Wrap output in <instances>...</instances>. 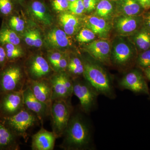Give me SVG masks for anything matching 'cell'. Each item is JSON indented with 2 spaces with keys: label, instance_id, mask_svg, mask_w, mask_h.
I'll list each match as a JSON object with an SVG mask.
<instances>
[{
  "label": "cell",
  "instance_id": "obj_1",
  "mask_svg": "<svg viewBox=\"0 0 150 150\" xmlns=\"http://www.w3.org/2000/svg\"><path fill=\"white\" fill-rule=\"evenodd\" d=\"M62 137L60 147L65 150H91L92 138L90 126L81 113L73 112Z\"/></svg>",
  "mask_w": 150,
  "mask_h": 150
},
{
  "label": "cell",
  "instance_id": "obj_2",
  "mask_svg": "<svg viewBox=\"0 0 150 150\" xmlns=\"http://www.w3.org/2000/svg\"><path fill=\"white\" fill-rule=\"evenodd\" d=\"M83 77L99 95L114 99L115 95L111 79L101 66L94 62H83Z\"/></svg>",
  "mask_w": 150,
  "mask_h": 150
},
{
  "label": "cell",
  "instance_id": "obj_3",
  "mask_svg": "<svg viewBox=\"0 0 150 150\" xmlns=\"http://www.w3.org/2000/svg\"><path fill=\"white\" fill-rule=\"evenodd\" d=\"M0 120L17 137H22L25 140L28 130L40 122L34 113L25 107L15 115L1 117Z\"/></svg>",
  "mask_w": 150,
  "mask_h": 150
},
{
  "label": "cell",
  "instance_id": "obj_4",
  "mask_svg": "<svg viewBox=\"0 0 150 150\" xmlns=\"http://www.w3.org/2000/svg\"><path fill=\"white\" fill-rule=\"evenodd\" d=\"M73 112L71 98L56 100L52 101L50 115L52 132L57 139L63 136Z\"/></svg>",
  "mask_w": 150,
  "mask_h": 150
},
{
  "label": "cell",
  "instance_id": "obj_5",
  "mask_svg": "<svg viewBox=\"0 0 150 150\" xmlns=\"http://www.w3.org/2000/svg\"><path fill=\"white\" fill-rule=\"evenodd\" d=\"M27 83L22 69L16 64H9L0 71V95L23 91Z\"/></svg>",
  "mask_w": 150,
  "mask_h": 150
},
{
  "label": "cell",
  "instance_id": "obj_6",
  "mask_svg": "<svg viewBox=\"0 0 150 150\" xmlns=\"http://www.w3.org/2000/svg\"><path fill=\"white\" fill-rule=\"evenodd\" d=\"M73 81V94L79 99L82 112L89 114L96 105L99 94L85 79L84 80L76 79Z\"/></svg>",
  "mask_w": 150,
  "mask_h": 150
},
{
  "label": "cell",
  "instance_id": "obj_7",
  "mask_svg": "<svg viewBox=\"0 0 150 150\" xmlns=\"http://www.w3.org/2000/svg\"><path fill=\"white\" fill-rule=\"evenodd\" d=\"M50 80L52 88V102L71 98L73 95V81L66 71L56 73Z\"/></svg>",
  "mask_w": 150,
  "mask_h": 150
},
{
  "label": "cell",
  "instance_id": "obj_8",
  "mask_svg": "<svg viewBox=\"0 0 150 150\" xmlns=\"http://www.w3.org/2000/svg\"><path fill=\"white\" fill-rule=\"evenodd\" d=\"M24 108L23 91L0 95V118L15 115Z\"/></svg>",
  "mask_w": 150,
  "mask_h": 150
},
{
  "label": "cell",
  "instance_id": "obj_9",
  "mask_svg": "<svg viewBox=\"0 0 150 150\" xmlns=\"http://www.w3.org/2000/svg\"><path fill=\"white\" fill-rule=\"evenodd\" d=\"M28 81L49 79L52 76V68L43 56L37 55L32 57L27 67Z\"/></svg>",
  "mask_w": 150,
  "mask_h": 150
},
{
  "label": "cell",
  "instance_id": "obj_10",
  "mask_svg": "<svg viewBox=\"0 0 150 150\" xmlns=\"http://www.w3.org/2000/svg\"><path fill=\"white\" fill-rule=\"evenodd\" d=\"M23 96L25 108L34 113L43 124L44 119L50 115V108L34 96L28 85L23 89Z\"/></svg>",
  "mask_w": 150,
  "mask_h": 150
},
{
  "label": "cell",
  "instance_id": "obj_11",
  "mask_svg": "<svg viewBox=\"0 0 150 150\" xmlns=\"http://www.w3.org/2000/svg\"><path fill=\"white\" fill-rule=\"evenodd\" d=\"M119 85L125 89L136 93L149 94L147 84L142 73L134 70L126 74L119 82Z\"/></svg>",
  "mask_w": 150,
  "mask_h": 150
},
{
  "label": "cell",
  "instance_id": "obj_12",
  "mask_svg": "<svg viewBox=\"0 0 150 150\" xmlns=\"http://www.w3.org/2000/svg\"><path fill=\"white\" fill-rule=\"evenodd\" d=\"M27 85L38 99L51 108L52 103V88L50 79L28 81Z\"/></svg>",
  "mask_w": 150,
  "mask_h": 150
},
{
  "label": "cell",
  "instance_id": "obj_13",
  "mask_svg": "<svg viewBox=\"0 0 150 150\" xmlns=\"http://www.w3.org/2000/svg\"><path fill=\"white\" fill-rule=\"evenodd\" d=\"M57 137L53 132L41 128L33 135L31 149L33 150H53Z\"/></svg>",
  "mask_w": 150,
  "mask_h": 150
},
{
  "label": "cell",
  "instance_id": "obj_14",
  "mask_svg": "<svg viewBox=\"0 0 150 150\" xmlns=\"http://www.w3.org/2000/svg\"><path fill=\"white\" fill-rule=\"evenodd\" d=\"M87 50L96 61L108 63L110 59V46L106 40H98L93 41L87 46Z\"/></svg>",
  "mask_w": 150,
  "mask_h": 150
},
{
  "label": "cell",
  "instance_id": "obj_15",
  "mask_svg": "<svg viewBox=\"0 0 150 150\" xmlns=\"http://www.w3.org/2000/svg\"><path fill=\"white\" fill-rule=\"evenodd\" d=\"M133 51L127 43L120 42L115 45L112 52V62L116 65L123 66L127 65L132 59Z\"/></svg>",
  "mask_w": 150,
  "mask_h": 150
},
{
  "label": "cell",
  "instance_id": "obj_16",
  "mask_svg": "<svg viewBox=\"0 0 150 150\" xmlns=\"http://www.w3.org/2000/svg\"><path fill=\"white\" fill-rule=\"evenodd\" d=\"M18 138L0 120V150L19 149Z\"/></svg>",
  "mask_w": 150,
  "mask_h": 150
},
{
  "label": "cell",
  "instance_id": "obj_17",
  "mask_svg": "<svg viewBox=\"0 0 150 150\" xmlns=\"http://www.w3.org/2000/svg\"><path fill=\"white\" fill-rule=\"evenodd\" d=\"M142 22V18L138 16L120 17L115 21V27L121 33H131L138 29Z\"/></svg>",
  "mask_w": 150,
  "mask_h": 150
},
{
  "label": "cell",
  "instance_id": "obj_18",
  "mask_svg": "<svg viewBox=\"0 0 150 150\" xmlns=\"http://www.w3.org/2000/svg\"><path fill=\"white\" fill-rule=\"evenodd\" d=\"M46 40L49 45L57 48H65L70 45V41L64 30L54 28L47 33Z\"/></svg>",
  "mask_w": 150,
  "mask_h": 150
},
{
  "label": "cell",
  "instance_id": "obj_19",
  "mask_svg": "<svg viewBox=\"0 0 150 150\" xmlns=\"http://www.w3.org/2000/svg\"><path fill=\"white\" fill-rule=\"evenodd\" d=\"M30 9L33 16L42 24L46 25L52 24V17L43 3L38 1L33 2L31 4Z\"/></svg>",
  "mask_w": 150,
  "mask_h": 150
},
{
  "label": "cell",
  "instance_id": "obj_20",
  "mask_svg": "<svg viewBox=\"0 0 150 150\" xmlns=\"http://www.w3.org/2000/svg\"><path fill=\"white\" fill-rule=\"evenodd\" d=\"M86 25L88 29L91 30L100 36H104L107 34L109 30L108 24L104 19L92 16L88 18L86 21Z\"/></svg>",
  "mask_w": 150,
  "mask_h": 150
},
{
  "label": "cell",
  "instance_id": "obj_21",
  "mask_svg": "<svg viewBox=\"0 0 150 150\" xmlns=\"http://www.w3.org/2000/svg\"><path fill=\"white\" fill-rule=\"evenodd\" d=\"M59 21L64 31L67 35L74 34L79 25V21L77 18L72 14L69 13H62L59 17Z\"/></svg>",
  "mask_w": 150,
  "mask_h": 150
},
{
  "label": "cell",
  "instance_id": "obj_22",
  "mask_svg": "<svg viewBox=\"0 0 150 150\" xmlns=\"http://www.w3.org/2000/svg\"><path fill=\"white\" fill-rule=\"evenodd\" d=\"M119 4L121 11L129 16H139L143 8L137 0H121Z\"/></svg>",
  "mask_w": 150,
  "mask_h": 150
},
{
  "label": "cell",
  "instance_id": "obj_23",
  "mask_svg": "<svg viewBox=\"0 0 150 150\" xmlns=\"http://www.w3.org/2000/svg\"><path fill=\"white\" fill-rule=\"evenodd\" d=\"M69 76L72 79H77L78 77L83 76L84 67L83 62L78 57H73L69 60L67 69Z\"/></svg>",
  "mask_w": 150,
  "mask_h": 150
},
{
  "label": "cell",
  "instance_id": "obj_24",
  "mask_svg": "<svg viewBox=\"0 0 150 150\" xmlns=\"http://www.w3.org/2000/svg\"><path fill=\"white\" fill-rule=\"evenodd\" d=\"M134 42L138 48L142 51L150 49V30L146 28L140 30L135 35Z\"/></svg>",
  "mask_w": 150,
  "mask_h": 150
},
{
  "label": "cell",
  "instance_id": "obj_25",
  "mask_svg": "<svg viewBox=\"0 0 150 150\" xmlns=\"http://www.w3.org/2000/svg\"><path fill=\"white\" fill-rule=\"evenodd\" d=\"M20 38L14 30L10 28L4 27L0 30V43L3 45L12 44L18 46Z\"/></svg>",
  "mask_w": 150,
  "mask_h": 150
},
{
  "label": "cell",
  "instance_id": "obj_26",
  "mask_svg": "<svg viewBox=\"0 0 150 150\" xmlns=\"http://www.w3.org/2000/svg\"><path fill=\"white\" fill-rule=\"evenodd\" d=\"M8 61H14L21 58L23 55V52L21 48L17 45L12 44L4 45Z\"/></svg>",
  "mask_w": 150,
  "mask_h": 150
},
{
  "label": "cell",
  "instance_id": "obj_27",
  "mask_svg": "<svg viewBox=\"0 0 150 150\" xmlns=\"http://www.w3.org/2000/svg\"><path fill=\"white\" fill-rule=\"evenodd\" d=\"M112 6L108 0H101L98 4L96 13L101 17L107 18L112 13Z\"/></svg>",
  "mask_w": 150,
  "mask_h": 150
},
{
  "label": "cell",
  "instance_id": "obj_28",
  "mask_svg": "<svg viewBox=\"0 0 150 150\" xmlns=\"http://www.w3.org/2000/svg\"><path fill=\"white\" fill-rule=\"evenodd\" d=\"M137 64L145 69L150 68V49L142 51L137 60Z\"/></svg>",
  "mask_w": 150,
  "mask_h": 150
},
{
  "label": "cell",
  "instance_id": "obj_29",
  "mask_svg": "<svg viewBox=\"0 0 150 150\" xmlns=\"http://www.w3.org/2000/svg\"><path fill=\"white\" fill-rule=\"evenodd\" d=\"M10 28L17 32H22L25 28V23L23 20L19 17H11L8 21Z\"/></svg>",
  "mask_w": 150,
  "mask_h": 150
},
{
  "label": "cell",
  "instance_id": "obj_30",
  "mask_svg": "<svg viewBox=\"0 0 150 150\" xmlns=\"http://www.w3.org/2000/svg\"><path fill=\"white\" fill-rule=\"evenodd\" d=\"M95 34L91 30L84 28L81 30L76 36V39L81 43H87L94 39Z\"/></svg>",
  "mask_w": 150,
  "mask_h": 150
},
{
  "label": "cell",
  "instance_id": "obj_31",
  "mask_svg": "<svg viewBox=\"0 0 150 150\" xmlns=\"http://www.w3.org/2000/svg\"><path fill=\"white\" fill-rule=\"evenodd\" d=\"M69 9L73 14L79 15L85 10L83 0H75L70 2Z\"/></svg>",
  "mask_w": 150,
  "mask_h": 150
},
{
  "label": "cell",
  "instance_id": "obj_32",
  "mask_svg": "<svg viewBox=\"0 0 150 150\" xmlns=\"http://www.w3.org/2000/svg\"><path fill=\"white\" fill-rule=\"evenodd\" d=\"M13 8L12 0H0V13L3 15H8Z\"/></svg>",
  "mask_w": 150,
  "mask_h": 150
},
{
  "label": "cell",
  "instance_id": "obj_33",
  "mask_svg": "<svg viewBox=\"0 0 150 150\" xmlns=\"http://www.w3.org/2000/svg\"><path fill=\"white\" fill-rule=\"evenodd\" d=\"M70 2L67 0H53V8L57 11H63L69 8Z\"/></svg>",
  "mask_w": 150,
  "mask_h": 150
},
{
  "label": "cell",
  "instance_id": "obj_34",
  "mask_svg": "<svg viewBox=\"0 0 150 150\" xmlns=\"http://www.w3.org/2000/svg\"><path fill=\"white\" fill-rule=\"evenodd\" d=\"M65 56V55L59 52H54L49 54L48 56V61L51 65V68H53L59 60Z\"/></svg>",
  "mask_w": 150,
  "mask_h": 150
},
{
  "label": "cell",
  "instance_id": "obj_35",
  "mask_svg": "<svg viewBox=\"0 0 150 150\" xmlns=\"http://www.w3.org/2000/svg\"><path fill=\"white\" fill-rule=\"evenodd\" d=\"M34 30H29L24 34L25 43L28 46H34Z\"/></svg>",
  "mask_w": 150,
  "mask_h": 150
},
{
  "label": "cell",
  "instance_id": "obj_36",
  "mask_svg": "<svg viewBox=\"0 0 150 150\" xmlns=\"http://www.w3.org/2000/svg\"><path fill=\"white\" fill-rule=\"evenodd\" d=\"M85 9L88 11H91L94 9L97 0H83Z\"/></svg>",
  "mask_w": 150,
  "mask_h": 150
},
{
  "label": "cell",
  "instance_id": "obj_37",
  "mask_svg": "<svg viewBox=\"0 0 150 150\" xmlns=\"http://www.w3.org/2000/svg\"><path fill=\"white\" fill-rule=\"evenodd\" d=\"M43 41L40 32L37 30H34V46L38 48L41 47Z\"/></svg>",
  "mask_w": 150,
  "mask_h": 150
},
{
  "label": "cell",
  "instance_id": "obj_38",
  "mask_svg": "<svg viewBox=\"0 0 150 150\" xmlns=\"http://www.w3.org/2000/svg\"><path fill=\"white\" fill-rule=\"evenodd\" d=\"M8 61L5 50L2 46H0V66L4 65Z\"/></svg>",
  "mask_w": 150,
  "mask_h": 150
},
{
  "label": "cell",
  "instance_id": "obj_39",
  "mask_svg": "<svg viewBox=\"0 0 150 150\" xmlns=\"http://www.w3.org/2000/svg\"><path fill=\"white\" fill-rule=\"evenodd\" d=\"M143 8H150V0H137Z\"/></svg>",
  "mask_w": 150,
  "mask_h": 150
},
{
  "label": "cell",
  "instance_id": "obj_40",
  "mask_svg": "<svg viewBox=\"0 0 150 150\" xmlns=\"http://www.w3.org/2000/svg\"><path fill=\"white\" fill-rule=\"evenodd\" d=\"M144 73L146 76L150 81V68L144 69Z\"/></svg>",
  "mask_w": 150,
  "mask_h": 150
},
{
  "label": "cell",
  "instance_id": "obj_41",
  "mask_svg": "<svg viewBox=\"0 0 150 150\" xmlns=\"http://www.w3.org/2000/svg\"><path fill=\"white\" fill-rule=\"evenodd\" d=\"M13 1H15L17 2L18 3H21L23 0H13Z\"/></svg>",
  "mask_w": 150,
  "mask_h": 150
},
{
  "label": "cell",
  "instance_id": "obj_42",
  "mask_svg": "<svg viewBox=\"0 0 150 150\" xmlns=\"http://www.w3.org/2000/svg\"><path fill=\"white\" fill-rule=\"evenodd\" d=\"M69 2H72L74 1H75V0H67Z\"/></svg>",
  "mask_w": 150,
  "mask_h": 150
}]
</instances>
